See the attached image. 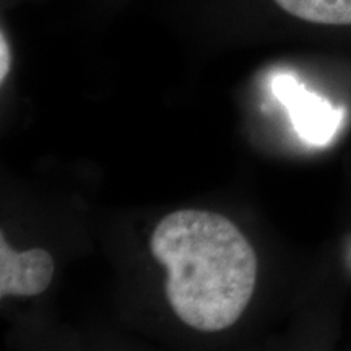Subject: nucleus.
I'll list each match as a JSON object with an SVG mask.
<instances>
[{
    "label": "nucleus",
    "instance_id": "f257e3e1",
    "mask_svg": "<svg viewBox=\"0 0 351 351\" xmlns=\"http://www.w3.org/2000/svg\"><path fill=\"white\" fill-rule=\"evenodd\" d=\"M150 245L168 270L166 298L182 322L218 332L241 317L256 287L257 258L230 219L179 210L158 223Z\"/></svg>",
    "mask_w": 351,
    "mask_h": 351
},
{
    "label": "nucleus",
    "instance_id": "f03ea898",
    "mask_svg": "<svg viewBox=\"0 0 351 351\" xmlns=\"http://www.w3.org/2000/svg\"><path fill=\"white\" fill-rule=\"evenodd\" d=\"M271 90L288 109L293 127L304 142L315 147L332 142L343 119L341 109L333 108L322 96L311 93L291 75L275 77Z\"/></svg>",
    "mask_w": 351,
    "mask_h": 351
},
{
    "label": "nucleus",
    "instance_id": "7ed1b4c3",
    "mask_svg": "<svg viewBox=\"0 0 351 351\" xmlns=\"http://www.w3.org/2000/svg\"><path fill=\"white\" fill-rule=\"evenodd\" d=\"M54 275V261L44 249L15 252L0 238V296H36L46 291Z\"/></svg>",
    "mask_w": 351,
    "mask_h": 351
},
{
    "label": "nucleus",
    "instance_id": "20e7f679",
    "mask_svg": "<svg viewBox=\"0 0 351 351\" xmlns=\"http://www.w3.org/2000/svg\"><path fill=\"white\" fill-rule=\"evenodd\" d=\"M296 19L319 25H351V0H275Z\"/></svg>",
    "mask_w": 351,
    "mask_h": 351
},
{
    "label": "nucleus",
    "instance_id": "39448f33",
    "mask_svg": "<svg viewBox=\"0 0 351 351\" xmlns=\"http://www.w3.org/2000/svg\"><path fill=\"white\" fill-rule=\"evenodd\" d=\"M0 80H5L7 73H8V62H10V59H8V49H7V43H5V38H3L2 34V41H0Z\"/></svg>",
    "mask_w": 351,
    "mask_h": 351
}]
</instances>
